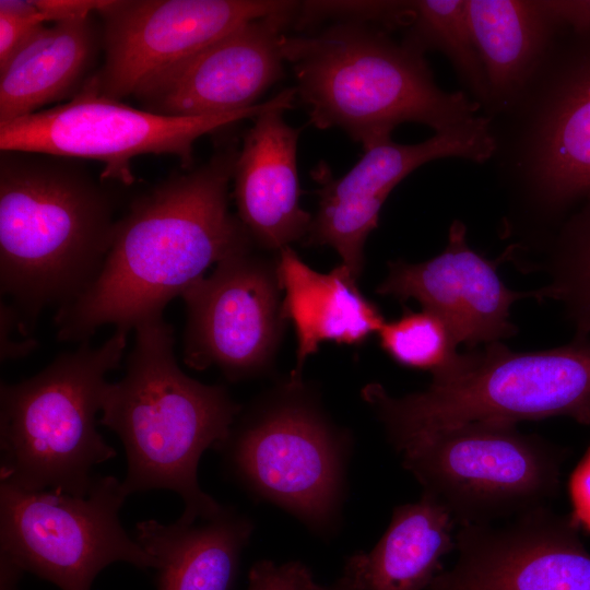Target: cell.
<instances>
[{
	"label": "cell",
	"mask_w": 590,
	"mask_h": 590,
	"mask_svg": "<svg viewBox=\"0 0 590 590\" xmlns=\"http://www.w3.org/2000/svg\"><path fill=\"white\" fill-rule=\"evenodd\" d=\"M239 150H219L203 165L176 174L135 198L117 221L104 264L90 286L58 308L57 338L85 342L104 324L130 330L162 315L212 264L253 247L228 210Z\"/></svg>",
	"instance_id": "6da1fadb"
},
{
	"label": "cell",
	"mask_w": 590,
	"mask_h": 590,
	"mask_svg": "<svg viewBox=\"0 0 590 590\" xmlns=\"http://www.w3.org/2000/svg\"><path fill=\"white\" fill-rule=\"evenodd\" d=\"M73 160L0 154V285L24 335L44 308L90 286L113 243L114 200Z\"/></svg>",
	"instance_id": "7a4b0ae2"
},
{
	"label": "cell",
	"mask_w": 590,
	"mask_h": 590,
	"mask_svg": "<svg viewBox=\"0 0 590 590\" xmlns=\"http://www.w3.org/2000/svg\"><path fill=\"white\" fill-rule=\"evenodd\" d=\"M125 376L107 382L99 424L120 438L127 457L128 495L169 489L184 500L182 523L209 520L224 506L204 493L198 464L206 449L223 446L240 405L221 385L187 376L174 353V329L163 315L140 321Z\"/></svg>",
	"instance_id": "3957f363"
},
{
	"label": "cell",
	"mask_w": 590,
	"mask_h": 590,
	"mask_svg": "<svg viewBox=\"0 0 590 590\" xmlns=\"http://www.w3.org/2000/svg\"><path fill=\"white\" fill-rule=\"evenodd\" d=\"M489 121L505 233L538 249L590 197V30L563 26L518 98Z\"/></svg>",
	"instance_id": "277c9868"
},
{
	"label": "cell",
	"mask_w": 590,
	"mask_h": 590,
	"mask_svg": "<svg viewBox=\"0 0 590 590\" xmlns=\"http://www.w3.org/2000/svg\"><path fill=\"white\" fill-rule=\"evenodd\" d=\"M282 52L310 123L343 130L364 151L404 122L439 133L482 115L463 90L438 86L424 54L369 23L341 20L312 35H285Z\"/></svg>",
	"instance_id": "5b68a950"
},
{
	"label": "cell",
	"mask_w": 590,
	"mask_h": 590,
	"mask_svg": "<svg viewBox=\"0 0 590 590\" xmlns=\"http://www.w3.org/2000/svg\"><path fill=\"white\" fill-rule=\"evenodd\" d=\"M362 398L393 445L474 421L517 424L567 416L590 425V335L557 347L515 352L500 342L457 353L432 374L429 386L403 397L380 384Z\"/></svg>",
	"instance_id": "8992f818"
},
{
	"label": "cell",
	"mask_w": 590,
	"mask_h": 590,
	"mask_svg": "<svg viewBox=\"0 0 590 590\" xmlns=\"http://www.w3.org/2000/svg\"><path fill=\"white\" fill-rule=\"evenodd\" d=\"M128 332L116 328L99 346L82 342L35 376L1 384L0 483L88 494L93 468L116 456L96 429V414L106 375L119 366Z\"/></svg>",
	"instance_id": "52a82bcc"
},
{
	"label": "cell",
	"mask_w": 590,
	"mask_h": 590,
	"mask_svg": "<svg viewBox=\"0 0 590 590\" xmlns=\"http://www.w3.org/2000/svg\"><path fill=\"white\" fill-rule=\"evenodd\" d=\"M351 450V435L328 417L303 380L292 379L237 416L220 448L250 495L323 536L340 523Z\"/></svg>",
	"instance_id": "ba28073f"
},
{
	"label": "cell",
	"mask_w": 590,
	"mask_h": 590,
	"mask_svg": "<svg viewBox=\"0 0 590 590\" xmlns=\"http://www.w3.org/2000/svg\"><path fill=\"white\" fill-rule=\"evenodd\" d=\"M403 468L439 499L456 524L518 517L555 498L567 450L517 424L474 421L393 445Z\"/></svg>",
	"instance_id": "9c48e42d"
},
{
	"label": "cell",
	"mask_w": 590,
	"mask_h": 590,
	"mask_svg": "<svg viewBox=\"0 0 590 590\" xmlns=\"http://www.w3.org/2000/svg\"><path fill=\"white\" fill-rule=\"evenodd\" d=\"M129 495L115 476H95L86 496L0 484L1 590L25 571L61 590H91L107 566L155 568V559L119 520Z\"/></svg>",
	"instance_id": "30bf717a"
},
{
	"label": "cell",
	"mask_w": 590,
	"mask_h": 590,
	"mask_svg": "<svg viewBox=\"0 0 590 590\" xmlns=\"http://www.w3.org/2000/svg\"><path fill=\"white\" fill-rule=\"evenodd\" d=\"M272 102L273 97L235 113L170 117L131 107L82 86L67 103L0 123V149L97 160L104 163L102 180L131 185L133 157L169 154L189 170L199 138L252 119Z\"/></svg>",
	"instance_id": "8fae6325"
},
{
	"label": "cell",
	"mask_w": 590,
	"mask_h": 590,
	"mask_svg": "<svg viewBox=\"0 0 590 590\" xmlns=\"http://www.w3.org/2000/svg\"><path fill=\"white\" fill-rule=\"evenodd\" d=\"M276 259L253 247L220 261L182 294L187 307L184 362L219 367L231 381L266 373L280 345L282 317Z\"/></svg>",
	"instance_id": "7c38bea8"
},
{
	"label": "cell",
	"mask_w": 590,
	"mask_h": 590,
	"mask_svg": "<svg viewBox=\"0 0 590 590\" xmlns=\"http://www.w3.org/2000/svg\"><path fill=\"white\" fill-rule=\"evenodd\" d=\"M297 1L109 0L103 19L101 69L83 86L121 101L158 71L238 26L291 9Z\"/></svg>",
	"instance_id": "4fadbf2b"
},
{
	"label": "cell",
	"mask_w": 590,
	"mask_h": 590,
	"mask_svg": "<svg viewBox=\"0 0 590 590\" xmlns=\"http://www.w3.org/2000/svg\"><path fill=\"white\" fill-rule=\"evenodd\" d=\"M494 139L489 119L480 115L461 127L435 133L415 143L391 139L364 151L342 177L334 178L319 164L312 170L320 185L318 210L305 237L307 246H330L358 279L368 235L378 225L382 204L394 187L420 166L447 157L476 164L491 161Z\"/></svg>",
	"instance_id": "5bb4252c"
},
{
	"label": "cell",
	"mask_w": 590,
	"mask_h": 590,
	"mask_svg": "<svg viewBox=\"0 0 590 590\" xmlns=\"http://www.w3.org/2000/svg\"><path fill=\"white\" fill-rule=\"evenodd\" d=\"M300 2L251 20L158 71L132 97L141 109L170 117L245 110L283 78L282 42Z\"/></svg>",
	"instance_id": "9a60e30c"
},
{
	"label": "cell",
	"mask_w": 590,
	"mask_h": 590,
	"mask_svg": "<svg viewBox=\"0 0 590 590\" xmlns=\"http://www.w3.org/2000/svg\"><path fill=\"white\" fill-rule=\"evenodd\" d=\"M573 515L546 506L499 528L460 527L458 558L428 590H590V553Z\"/></svg>",
	"instance_id": "2e32d148"
},
{
	"label": "cell",
	"mask_w": 590,
	"mask_h": 590,
	"mask_svg": "<svg viewBox=\"0 0 590 590\" xmlns=\"http://www.w3.org/2000/svg\"><path fill=\"white\" fill-rule=\"evenodd\" d=\"M500 260H488L470 248L464 223L455 220L441 253L420 263L389 262L388 275L376 292L400 302L416 299L448 326L458 344L476 349L512 337L517 328L510 321V306L535 297V292L519 293L504 284L497 273Z\"/></svg>",
	"instance_id": "e0dca14e"
},
{
	"label": "cell",
	"mask_w": 590,
	"mask_h": 590,
	"mask_svg": "<svg viewBox=\"0 0 590 590\" xmlns=\"http://www.w3.org/2000/svg\"><path fill=\"white\" fill-rule=\"evenodd\" d=\"M296 95L295 87L283 90L252 118L233 173L238 219L255 245L278 253L305 239L312 221L299 204L297 142L302 129L283 119Z\"/></svg>",
	"instance_id": "ac0fdd59"
},
{
	"label": "cell",
	"mask_w": 590,
	"mask_h": 590,
	"mask_svg": "<svg viewBox=\"0 0 590 590\" xmlns=\"http://www.w3.org/2000/svg\"><path fill=\"white\" fill-rule=\"evenodd\" d=\"M276 271L285 294L282 317L292 322L297 339L292 380H302L304 363L320 343L362 344L385 323L379 308L362 294L357 278L342 263L320 273L287 246L278 253Z\"/></svg>",
	"instance_id": "d6986e66"
},
{
	"label": "cell",
	"mask_w": 590,
	"mask_h": 590,
	"mask_svg": "<svg viewBox=\"0 0 590 590\" xmlns=\"http://www.w3.org/2000/svg\"><path fill=\"white\" fill-rule=\"evenodd\" d=\"M486 82L488 119L505 111L544 61L563 27L545 0H465Z\"/></svg>",
	"instance_id": "ffe728a7"
},
{
	"label": "cell",
	"mask_w": 590,
	"mask_h": 590,
	"mask_svg": "<svg viewBox=\"0 0 590 590\" xmlns=\"http://www.w3.org/2000/svg\"><path fill=\"white\" fill-rule=\"evenodd\" d=\"M456 521L449 509L423 492L397 506L369 552L346 558L343 576L357 590H425L441 573V559L456 550Z\"/></svg>",
	"instance_id": "44dd1931"
},
{
	"label": "cell",
	"mask_w": 590,
	"mask_h": 590,
	"mask_svg": "<svg viewBox=\"0 0 590 590\" xmlns=\"http://www.w3.org/2000/svg\"><path fill=\"white\" fill-rule=\"evenodd\" d=\"M98 44L91 15L38 26L0 69V123L76 94Z\"/></svg>",
	"instance_id": "7402d4cb"
},
{
	"label": "cell",
	"mask_w": 590,
	"mask_h": 590,
	"mask_svg": "<svg viewBox=\"0 0 590 590\" xmlns=\"http://www.w3.org/2000/svg\"><path fill=\"white\" fill-rule=\"evenodd\" d=\"M252 532L247 516L224 507L198 526L140 521L134 540L156 562L157 590H231Z\"/></svg>",
	"instance_id": "603a6c76"
},
{
	"label": "cell",
	"mask_w": 590,
	"mask_h": 590,
	"mask_svg": "<svg viewBox=\"0 0 590 590\" xmlns=\"http://www.w3.org/2000/svg\"><path fill=\"white\" fill-rule=\"evenodd\" d=\"M402 42L426 54L438 51L450 62L481 114L487 103V82L467 15L465 0L410 1Z\"/></svg>",
	"instance_id": "cb8c5ba5"
},
{
	"label": "cell",
	"mask_w": 590,
	"mask_h": 590,
	"mask_svg": "<svg viewBox=\"0 0 590 590\" xmlns=\"http://www.w3.org/2000/svg\"><path fill=\"white\" fill-rule=\"evenodd\" d=\"M540 249L550 282L534 291L535 297L558 300L577 335H590V197Z\"/></svg>",
	"instance_id": "d4e9b609"
},
{
	"label": "cell",
	"mask_w": 590,
	"mask_h": 590,
	"mask_svg": "<svg viewBox=\"0 0 590 590\" xmlns=\"http://www.w3.org/2000/svg\"><path fill=\"white\" fill-rule=\"evenodd\" d=\"M379 346L397 364L432 374L447 365L458 345L448 326L435 314L405 309L385 321L378 331Z\"/></svg>",
	"instance_id": "484cf974"
},
{
	"label": "cell",
	"mask_w": 590,
	"mask_h": 590,
	"mask_svg": "<svg viewBox=\"0 0 590 590\" xmlns=\"http://www.w3.org/2000/svg\"><path fill=\"white\" fill-rule=\"evenodd\" d=\"M311 570L302 562H256L248 573L247 590H318Z\"/></svg>",
	"instance_id": "4316f807"
},
{
	"label": "cell",
	"mask_w": 590,
	"mask_h": 590,
	"mask_svg": "<svg viewBox=\"0 0 590 590\" xmlns=\"http://www.w3.org/2000/svg\"><path fill=\"white\" fill-rule=\"evenodd\" d=\"M569 493L574 507L571 515L590 531V447L570 477Z\"/></svg>",
	"instance_id": "83f0119b"
},
{
	"label": "cell",
	"mask_w": 590,
	"mask_h": 590,
	"mask_svg": "<svg viewBox=\"0 0 590 590\" xmlns=\"http://www.w3.org/2000/svg\"><path fill=\"white\" fill-rule=\"evenodd\" d=\"M38 26L30 20L0 13V69Z\"/></svg>",
	"instance_id": "f1b7e54d"
},
{
	"label": "cell",
	"mask_w": 590,
	"mask_h": 590,
	"mask_svg": "<svg viewBox=\"0 0 590 590\" xmlns=\"http://www.w3.org/2000/svg\"><path fill=\"white\" fill-rule=\"evenodd\" d=\"M557 22L569 30H590V0H545Z\"/></svg>",
	"instance_id": "f546056e"
},
{
	"label": "cell",
	"mask_w": 590,
	"mask_h": 590,
	"mask_svg": "<svg viewBox=\"0 0 590 590\" xmlns=\"http://www.w3.org/2000/svg\"><path fill=\"white\" fill-rule=\"evenodd\" d=\"M318 590H357V589L351 586L344 577H340L339 579H337L333 583L329 586L319 585Z\"/></svg>",
	"instance_id": "4dcf8cb0"
},
{
	"label": "cell",
	"mask_w": 590,
	"mask_h": 590,
	"mask_svg": "<svg viewBox=\"0 0 590 590\" xmlns=\"http://www.w3.org/2000/svg\"><path fill=\"white\" fill-rule=\"evenodd\" d=\"M432 590H434V589H432Z\"/></svg>",
	"instance_id": "1f68e13d"
}]
</instances>
